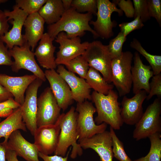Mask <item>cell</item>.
Returning a JSON list of instances; mask_svg holds the SVG:
<instances>
[{"mask_svg": "<svg viewBox=\"0 0 161 161\" xmlns=\"http://www.w3.org/2000/svg\"><path fill=\"white\" fill-rule=\"evenodd\" d=\"M134 65L131 68L133 92L134 94L141 90L149 92L150 79L154 75L150 65L144 64L137 52L134 53Z\"/></svg>", "mask_w": 161, "mask_h": 161, "instance_id": "cell-21", "label": "cell"}, {"mask_svg": "<svg viewBox=\"0 0 161 161\" xmlns=\"http://www.w3.org/2000/svg\"><path fill=\"white\" fill-rule=\"evenodd\" d=\"M13 97L12 94L0 84V103Z\"/></svg>", "mask_w": 161, "mask_h": 161, "instance_id": "cell-43", "label": "cell"}, {"mask_svg": "<svg viewBox=\"0 0 161 161\" xmlns=\"http://www.w3.org/2000/svg\"><path fill=\"white\" fill-rule=\"evenodd\" d=\"M36 123L38 128L55 123L61 109L50 87H47L37 98Z\"/></svg>", "mask_w": 161, "mask_h": 161, "instance_id": "cell-9", "label": "cell"}, {"mask_svg": "<svg viewBox=\"0 0 161 161\" xmlns=\"http://www.w3.org/2000/svg\"><path fill=\"white\" fill-rule=\"evenodd\" d=\"M75 111L78 113L77 125L78 141L90 138L106 130L107 127L106 123L95 124L93 115L96 109L92 102L86 100L77 103Z\"/></svg>", "mask_w": 161, "mask_h": 161, "instance_id": "cell-6", "label": "cell"}, {"mask_svg": "<svg viewBox=\"0 0 161 161\" xmlns=\"http://www.w3.org/2000/svg\"><path fill=\"white\" fill-rule=\"evenodd\" d=\"M71 7L78 12H87L96 15L97 11V0H73Z\"/></svg>", "mask_w": 161, "mask_h": 161, "instance_id": "cell-33", "label": "cell"}, {"mask_svg": "<svg viewBox=\"0 0 161 161\" xmlns=\"http://www.w3.org/2000/svg\"><path fill=\"white\" fill-rule=\"evenodd\" d=\"M55 39L47 32L44 33L34 52L40 65L47 69H55L57 66L54 56L56 47L52 43Z\"/></svg>", "mask_w": 161, "mask_h": 161, "instance_id": "cell-22", "label": "cell"}, {"mask_svg": "<svg viewBox=\"0 0 161 161\" xmlns=\"http://www.w3.org/2000/svg\"><path fill=\"white\" fill-rule=\"evenodd\" d=\"M82 55L87 61L90 67L100 72L108 83L112 82L111 63L112 59L107 45L98 41L89 43Z\"/></svg>", "mask_w": 161, "mask_h": 161, "instance_id": "cell-5", "label": "cell"}, {"mask_svg": "<svg viewBox=\"0 0 161 161\" xmlns=\"http://www.w3.org/2000/svg\"><path fill=\"white\" fill-rule=\"evenodd\" d=\"M92 17V14L90 13H80L71 7L65 11L58 22L48 25L47 33L51 37L55 39L60 32H64L68 38H72L82 36L86 31H88L95 37H98L89 24Z\"/></svg>", "mask_w": 161, "mask_h": 161, "instance_id": "cell-1", "label": "cell"}, {"mask_svg": "<svg viewBox=\"0 0 161 161\" xmlns=\"http://www.w3.org/2000/svg\"><path fill=\"white\" fill-rule=\"evenodd\" d=\"M5 156L7 161H19L17 158L18 156L16 153L6 147Z\"/></svg>", "mask_w": 161, "mask_h": 161, "instance_id": "cell-44", "label": "cell"}, {"mask_svg": "<svg viewBox=\"0 0 161 161\" xmlns=\"http://www.w3.org/2000/svg\"><path fill=\"white\" fill-rule=\"evenodd\" d=\"M45 23L38 12L28 15L24 21L25 33L23 35V38L33 52L44 34Z\"/></svg>", "mask_w": 161, "mask_h": 161, "instance_id": "cell-23", "label": "cell"}, {"mask_svg": "<svg viewBox=\"0 0 161 161\" xmlns=\"http://www.w3.org/2000/svg\"><path fill=\"white\" fill-rule=\"evenodd\" d=\"M60 131L58 118L55 124L38 128L33 136L39 152L46 155L54 153L57 148Z\"/></svg>", "mask_w": 161, "mask_h": 161, "instance_id": "cell-14", "label": "cell"}, {"mask_svg": "<svg viewBox=\"0 0 161 161\" xmlns=\"http://www.w3.org/2000/svg\"><path fill=\"white\" fill-rule=\"evenodd\" d=\"M4 11L12 27L4 35L0 36V39L6 44L9 49L15 46H22L26 42L21 34L22 28L28 15L16 5L13 6L12 11L6 10Z\"/></svg>", "mask_w": 161, "mask_h": 161, "instance_id": "cell-12", "label": "cell"}, {"mask_svg": "<svg viewBox=\"0 0 161 161\" xmlns=\"http://www.w3.org/2000/svg\"><path fill=\"white\" fill-rule=\"evenodd\" d=\"M71 148L67 152L66 157H63L60 156L55 155L49 156L39 152L38 156L42 159L44 161H67L68 157Z\"/></svg>", "mask_w": 161, "mask_h": 161, "instance_id": "cell-42", "label": "cell"}, {"mask_svg": "<svg viewBox=\"0 0 161 161\" xmlns=\"http://www.w3.org/2000/svg\"><path fill=\"white\" fill-rule=\"evenodd\" d=\"M134 8V18L139 16L143 23L150 19L147 0H133Z\"/></svg>", "mask_w": 161, "mask_h": 161, "instance_id": "cell-34", "label": "cell"}, {"mask_svg": "<svg viewBox=\"0 0 161 161\" xmlns=\"http://www.w3.org/2000/svg\"><path fill=\"white\" fill-rule=\"evenodd\" d=\"M43 82L37 78L29 85L25 92L24 102L20 106L23 121L32 136L38 128L36 123L37 93Z\"/></svg>", "mask_w": 161, "mask_h": 161, "instance_id": "cell-13", "label": "cell"}, {"mask_svg": "<svg viewBox=\"0 0 161 161\" xmlns=\"http://www.w3.org/2000/svg\"><path fill=\"white\" fill-rule=\"evenodd\" d=\"M133 57L131 52L126 51L112 60V82L120 97L129 93L132 87L131 68Z\"/></svg>", "mask_w": 161, "mask_h": 161, "instance_id": "cell-4", "label": "cell"}, {"mask_svg": "<svg viewBox=\"0 0 161 161\" xmlns=\"http://www.w3.org/2000/svg\"><path fill=\"white\" fill-rule=\"evenodd\" d=\"M150 90L146 99L149 100L154 96L157 95L158 98L161 97V74L154 75L149 83Z\"/></svg>", "mask_w": 161, "mask_h": 161, "instance_id": "cell-38", "label": "cell"}, {"mask_svg": "<svg viewBox=\"0 0 161 161\" xmlns=\"http://www.w3.org/2000/svg\"><path fill=\"white\" fill-rule=\"evenodd\" d=\"M37 78L33 74L15 77L0 74V84L12 94L15 100L21 106L24 102L27 89Z\"/></svg>", "mask_w": 161, "mask_h": 161, "instance_id": "cell-18", "label": "cell"}, {"mask_svg": "<svg viewBox=\"0 0 161 161\" xmlns=\"http://www.w3.org/2000/svg\"><path fill=\"white\" fill-rule=\"evenodd\" d=\"M55 41L60 44L55 60L57 66L64 65L76 57L82 55L89 43L88 41L81 43L79 37L69 38L64 32L58 35Z\"/></svg>", "mask_w": 161, "mask_h": 161, "instance_id": "cell-11", "label": "cell"}, {"mask_svg": "<svg viewBox=\"0 0 161 161\" xmlns=\"http://www.w3.org/2000/svg\"><path fill=\"white\" fill-rule=\"evenodd\" d=\"M44 72L58 106L63 111L65 110L74 100L69 86L55 69H47Z\"/></svg>", "mask_w": 161, "mask_h": 161, "instance_id": "cell-15", "label": "cell"}, {"mask_svg": "<svg viewBox=\"0 0 161 161\" xmlns=\"http://www.w3.org/2000/svg\"><path fill=\"white\" fill-rule=\"evenodd\" d=\"M27 128L22 120L20 107L15 109L12 114L0 122V138L4 137V142H7L13 132L21 130L27 131Z\"/></svg>", "mask_w": 161, "mask_h": 161, "instance_id": "cell-24", "label": "cell"}, {"mask_svg": "<svg viewBox=\"0 0 161 161\" xmlns=\"http://www.w3.org/2000/svg\"><path fill=\"white\" fill-rule=\"evenodd\" d=\"M5 143L6 147L14 151L27 161H39V151L34 144L26 140L19 130L13 132Z\"/></svg>", "mask_w": 161, "mask_h": 161, "instance_id": "cell-20", "label": "cell"}, {"mask_svg": "<svg viewBox=\"0 0 161 161\" xmlns=\"http://www.w3.org/2000/svg\"><path fill=\"white\" fill-rule=\"evenodd\" d=\"M85 80L91 88L104 95H107L114 87L113 85L108 83L98 71L90 67Z\"/></svg>", "mask_w": 161, "mask_h": 161, "instance_id": "cell-26", "label": "cell"}, {"mask_svg": "<svg viewBox=\"0 0 161 161\" xmlns=\"http://www.w3.org/2000/svg\"><path fill=\"white\" fill-rule=\"evenodd\" d=\"M149 16L155 18L161 26V1L160 0H147Z\"/></svg>", "mask_w": 161, "mask_h": 161, "instance_id": "cell-37", "label": "cell"}, {"mask_svg": "<svg viewBox=\"0 0 161 161\" xmlns=\"http://www.w3.org/2000/svg\"><path fill=\"white\" fill-rule=\"evenodd\" d=\"M130 46L145 57L149 64L154 75L161 73V56L153 55L148 53L143 47L140 42L136 38H134L131 42Z\"/></svg>", "mask_w": 161, "mask_h": 161, "instance_id": "cell-27", "label": "cell"}, {"mask_svg": "<svg viewBox=\"0 0 161 161\" xmlns=\"http://www.w3.org/2000/svg\"><path fill=\"white\" fill-rule=\"evenodd\" d=\"M161 100L155 99L147 107L142 117L135 125L133 137L137 140L145 138L161 132Z\"/></svg>", "mask_w": 161, "mask_h": 161, "instance_id": "cell-7", "label": "cell"}, {"mask_svg": "<svg viewBox=\"0 0 161 161\" xmlns=\"http://www.w3.org/2000/svg\"><path fill=\"white\" fill-rule=\"evenodd\" d=\"M78 113L74 106H72L66 113L61 114L58 120L60 131L58 141L55 154L64 157L68 148L72 146L70 157L75 158L78 155L81 156L83 150L77 141L78 139L77 130V120Z\"/></svg>", "mask_w": 161, "mask_h": 161, "instance_id": "cell-2", "label": "cell"}, {"mask_svg": "<svg viewBox=\"0 0 161 161\" xmlns=\"http://www.w3.org/2000/svg\"><path fill=\"white\" fill-rule=\"evenodd\" d=\"M97 11L95 21H91L89 24L94 27V30L99 37L108 39L113 36V28L116 25L115 21H112L111 16L113 12H117L119 16H122L123 11L117 8L116 5L109 0H97Z\"/></svg>", "mask_w": 161, "mask_h": 161, "instance_id": "cell-8", "label": "cell"}, {"mask_svg": "<svg viewBox=\"0 0 161 161\" xmlns=\"http://www.w3.org/2000/svg\"><path fill=\"white\" fill-rule=\"evenodd\" d=\"M131 22H123L119 25L120 32L126 36L132 31L141 29L144 26L139 16H137Z\"/></svg>", "mask_w": 161, "mask_h": 161, "instance_id": "cell-35", "label": "cell"}, {"mask_svg": "<svg viewBox=\"0 0 161 161\" xmlns=\"http://www.w3.org/2000/svg\"><path fill=\"white\" fill-rule=\"evenodd\" d=\"M126 40V37L120 32L115 37L110 41L107 46L112 59L121 55L123 45Z\"/></svg>", "mask_w": 161, "mask_h": 161, "instance_id": "cell-32", "label": "cell"}, {"mask_svg": "<svg viewBox=\"0 0 161 161\" xmlns=\"http://www.w3.org/2000/svg\"><path fill=\"white\" fill-rule=\"evenodd\" d=\"M109 131L112 140L114 157L120 161H132L126 153L123 143L118 139L114 129L111 126Z\"/></svg>", "mask_w": 161, "mask_h": 161, "instance_id": "cell-30", "label": "cell"}, {"mask_svg": "<svg viewBox=\"0 0 161 161\" xmlns=\"http://www.w3.org/2000/svg\"><path fill=\"white\" fill-rule=\"evenodd\" d=\"M9 27L7 17L4 11L0 10V36L8 32Z\"/></svg>", "mask_w": 161, "mask_h": 161, "instance_id": "cell-41", "label": "cell"}, {"mask_svg": "<svg viewBox=\"0 0 161 161\" xmlns=\"http://www.w3.org/2000/svg\"><path fill=\"white\" fill-rule=\"evenodd\" d=\"M72 1V0H61L65 11L71 7Z\"/></svg>", "mask_w": 161, "mask_h": 161, "instance_id": "cell-46", "label": "cell"}, {"mask_svg": "<svg viewBox=\"0 0 161 161\" xmlns=\"http://www.w3.org/2000/svg\"><path fill=\"white\" fill-rule=\"evenodd\" d=\"M64 11L61 0H47L38 13L45 23L49 25L58 22Z\"/></svg>", "mask_w": 161, "mask_h": 161, "instance_id": "cell-25", "label": "cell"}, {"mask_svg": "<svg viewBox=\"0 0 161 161\" xmlns=\"http://www.w3.org/2000/svg\"><path fill=\"white\" fill-rule=\"evenodd\" d=\"M91 96V100L95 104L97 114L94 120L96 124L105 123L114 129H120L123 123L117 92L112 89L107 95H104L94 91Z\"/></svg>", "mask_w": 161, "mask_h": 161, "instance_id": "cell-3", "label": "cell"}, {"mask_svg": "<svg viewBox=\"0 0 161 161\" xmlns=\"http://www.w3.org/2000/svg\"><path fill=\"white\" fill-rule=\"evenodd\" d=\"M112 2L118 6L120 9L124 12L127 17L129 18L134 17V8L133 3L131 0H113Z\"/></svg>", "mask_w": 161, "mask_h": 161, "instance_id": "cell-39", "label": "cell"}, {"mask_svg": "<svg viewBox=\"0 0 161 161\" xmlns=\"http://www.w3.org/2000/svg\"><path fill=\"white\" fill-rule=\"evenodd\" d=\"M13 61L9 49L0 39V65L11 66Z\"/></svg>", "mask_w": 161, "mask_h": 161, "instance_id": "cell-40", "label": "cell"}, {"mask_svg": "<svg viewBox=\"0 0 161 161\" xmlns=\"http://www.w3.org/2000/svg\"><path fill=\"white\" fill-rule=\"evenodd\" d=\"M9 51L14 60L11 66L13 72L17 73L21 69H26L43 82L46 80L44 72L36 62L34 53L27 42L21 47L14 46Z\"/></svg>", "mask_w": 161, "mask_h": 161, "instance_id": "cell-10", "label": "cell"}, {"mask_svg": "<svg viewBox=\"0 0 161 161\" xmlns=\"http://www.w3.org/2000/svg\"><path fill=\"white\" fill-rule=\"evenodd\" d=\"M56 72L65 80L71 90L73 100L77 103L91 100V88L84 79L66 69L62 65L57 66Z\"/></svg>", "mask_w": 161, "mask_h": 161, "instance_id": "cell-19", "label": "cell"}, {"mask_svg": "<svg viewBox=\"0 0 161 161\" xmlns=\"http://www.w3.org/2000/svg\"><path fill=\"white\" fill-rule=\"evenodd\" d=\"M6 151L5 143L4 142L0 143V161H6Z\"/></svg>", "mask_w": 161, "mask_h": 161, "instance_id": "cell-45", "label": "cell"}, {"mask_svg": "<svg viewBox=\"0 0 161 161\" xmlns=\"http://www.w3.org/2000/svg\"><path fill=\"white\" fill-rule=\"evenodd\" d=\"M151 147L148 154L134 161H160L161 158V134L156 133L148 137Z\"/></svg>", "mask_w": 161, "mask_h": 161, "instance_id": "cell-28", "label": "cell"}, {"mask_svg": "<svg viewBox=\"0 0 161 161\" xmlns=\"http://www.w3.org/2000/svg\"><path fill=\"white\" fill-rule=\"evenodd\" d=\"M64 65L68 71L77 74L85 79L90 68L88 63L82 55L76 57Z\"/></svg>", "mask_w": 161, "mask_h": 161, "instance_id": "cell-29", "label": "cell"}, {"mask_svg": "<svg viewBox=\"0 0 161 161\" xmlns=\"http://www.w3.org/2000/svg\"><path fill=\"white\" fill-rule=\"evenodd\" d=\"M147 92L141 90L131 98L123 96L121 101L120 116L123 122L130 125H135L143 113V103L146 99Z\"/></svg>", "mask_w": 161, "mask_h": 161, "instance_id": "cell-16", "label": "cell"}, {"mask_svg": "<svg viewBox=\"0 0 161 161\" xmlns=\"http://www.w3.org/2000/svg\"><path fill=\"white\" fill-rule=\"evenodd\" d=\"M84 149L91 148L98 155L101 161H112V142L110 131H106L92 137L78 141Z\"/></svg>", "mask_w": 161, "mask_h": 161, "instance_id": "cell-17", "label": "cell"}, {"mask_svg": "<svg viewBox=\"0 0 161 161\" xmlns=\"http://www.w3.org/2000/svg\"><path fill=\"white\" fill-rule=\"evenodd\" d=\"M7 1V0H0V4L5 3Z\"/></svg>", "mask_w": 161, "mask_h": 161, "instance_id": "cell-47", "label": "cell"}, {"mask_svg": "<svg viewBox=\"0 0 161 161\" xmlns=\"http://www.w3.org/2000/svg\"><path fill=\"white\" fill-rule=\"evenodd\" d=\"M47 0H16V5L27 14L38 12Z\"/></svg>", "mask_w": 161, "mask_h": 161, "instance_id": "cell-31", "label": "cell"}, {"mask_svg": "<svg viewBox=\"0 0 161 161\" xmlns=\"http://www.w3.org/2000/svg\"><path fill=\"white\" fill-rule=\"evenodd\" d=\"M21 105L17 103L13 98L0 103V121L1 118H6L12 113L14 110Z\"/></svg>", "mask_w": 161, "mask_h": 161, "instance_id": "cell-36", "label": "cell"}]
</instances>
